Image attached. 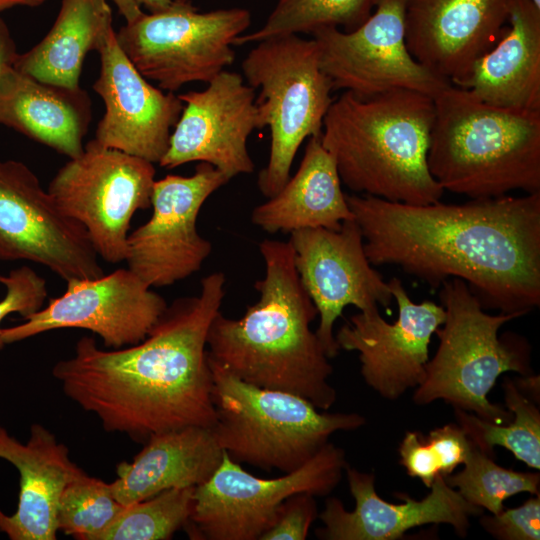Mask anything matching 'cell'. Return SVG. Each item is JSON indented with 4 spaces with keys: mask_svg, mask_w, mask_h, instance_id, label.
<instances>
[{
    "mask_svg": "<svg viewBox=\"0 0 540 540\" xmlns=\"http://www.w3.org/2000/svg\"><path fill=\"white\" fill-rule=\"evenodd\" d=\"M222 457L211 428L188 426L153 434L131 462L117 466L110 488L117 501L129 506L168 489L204 483Z\"/></svg>",
    "mask_w": 540,
    "mask_h": 540,
    "instance_id": "24",
    "label": "cell"
},
{
    "mask_svg": "<svg viewBox=\"0 0 540 540\" xmlns=\"http://www.w3.org/2000/svg\"><path fill=\"white\" fill-rule=\"evenodd\" d=\"M439 300L445 321L435 331L439 345L426 364L423 382L416 387L414 403L426 405L442 399L489 422L508 423L512 413L491 403L487 395L505 372L533 374L528 340L514 332L498 334L505 323L521 315L487 313L459 278L440 285Z\"/></svg>",
    "mask_w": 540,
    "mask_h": 540,
    "instance_id": "6",
    "label": "cell"
},
{
    "mask_svg": "<svg viewBox=\"0 0 540 540\" xmlns=\"http://www.w3.org/2000/svg\"><path fill=\"white\" fill-rule=\"evenodd\" d=\"M0 458L20 475L17 509L12 515L0 509V532L11 540H55L57 511L66 484L81 474L69 449L40 424H33L26 443L0 426Z\"/></svg>",
    "mask_w": 540,
    "mask_h": 540,
    "instance_id": "22",
    "label": "cell"
},
{
    "mask_svg": "<svg viewBox=\"0 0 540 540\" xmlns=\"http://www.w3.org/2000/svg\"><path fill=\"white\" fill-rule=\"evenodd\" d=\"M472 447L464 430L451 423L431 430L427 436L407 431L398 451L407 474L430 488L437 476L446 477L464 464Z\"/></svg>",
    "mask_w": 540,
    "mask_h": 540,
    "instance_id": "33",
    "label": "cell"
},
{
    "mask_svg": "<svg viewBox=\"0 0 540 540\" xmlns=\"http://www.w3.org/2000/svg\"><path fill=\"white\" fill-rule=\"evenodd\" d=\"M265 276L254 287L258 301L238 319L221 311L208 335V356L249 384L289 392L321 410L337 398L329 378L333 366L311 323L316 307L303 288L289 242L259 244Z\"/></svg>",
    "mask_w": 540,
    "mask_h": 540,
    "instance_id": "3",
    "label": "cell"
},
{
    "mask_svg": "<svg viewBox=\"0 0 540 540\" xmlns=\"http://www.w3.org/2000/svg\"><path fill=\"white\" fill-rule=\"evenodd\" d=\"M0 284L6 288V294L0 300V324L12 313H18L24 319L40 310L47 298L46 280L26 265L11 270L8 275L0 274ZM4 346L0 327V350Z\"/></svg>",
    "mask_w": 540,
    "mask_h": 540,
    "instance_id": "34",
    "label": "cell"
},
{
    "mask_svg": "<svg viewBox=\"0 0 540 540\" xmlns=\"http://www.w3.org/2000/svg\"><path fill=\"white\" fill-rule=\"evenodd\" d=\"M178 97L184 107L158 164L173 169L204 162L230 179L251 174L255 164L247 142L259 122L255 89L243 76L223 70L205 89Z\"/></svg>",
    "mask_w": 540,
    "mask_h": 540,
    "instance_id": "18",
    "label": "cell"
},
{
    "mask_svg": "<svg viewBox=\"0 0 540 540\" xmlns=\"http://www.w3.org/2000/svg\"><path fill=\"white\" fill-rule=\"evenodd\" d=\"M226 278L214 272L196 296L168 305L141 342L113 350L83 336L52 375L64 394L94 413L107 432L145 443L153 435L188 426L212 428L213 378L207 335L225 296Z\"/></svg>",
    "mask_w": 540,
    "mask_h": 540,
    "instance_id": "2",
    "label": "cell"
},
{
    "mask_svg": "<svg viewBox=\"0 0 540 540\" xmlns=\"http://www.w3.org/2000/svg\"><path fill=\"white\" fill-rule=\"evenodd\" d=\"M113 29L107 0H61L49 32L31 49L19 53L14 67L42 82L79 87L87 54L98 52Z\"/></svg>",
    "mask_w": 540,
    "mask_h": 540,
    "instance_id": "27",
    "label": "cell"
},
{
    "mask_svg": "<svg viewBox=\"0 0 540 540\" xmlns=\"http://www.w3.org/2000/svg\"><path fill=\"white\" fill-rule=\"evenodd\" d=\"M245 82L259 89L255 104L259 129H270L267 165L259 172L258 188L267 198L290 178L304 140L322 133L333 102V88L319 62L316 41L299 35L272 37L256 43L242 61Z\"/></svg>",
    "mask_w": 540,
    "mask_h": 540,
    "instance_id": "8",
    "label": "cell"
},
{
    "mask_svg": "<svg viewBox=\"0 0 540 540\" xmlns=\"http://www.w3.org/2000/svg\"><path fill=\"white\" fill-rule=\"evenodd\" d=\"M0 260L37 263L66 282L104 275L85 228L17 160H0Z\"/></svg>",
    "mask_w": 540,
    "mask_h": 540,
    "instance_id": "13",
    "label": "cell"
},
{
    "mask_svg": "<svg viewBox=\"0 0 540 540\" xmlns=\"http://www.w3.org/2000/svg\"><path fill=\"white\" fill-rule=\"evenodd\" d=\"M212 432L233 461L290 473L308 462L337 431L360 428L358 413L319 412L307 399L244 382L209 358Z\"/></svg>",
    "mask_w": 540,
    "mask_h": 540,
    "instance_id": "7",
    "label": "cell"
},
{
    "mask_svg": "<svg viewBox=\"0 0 540 540\" xmlns=\"http://www.w3.org/2000/svg\"><path fill=\"white\" fill-rule=\"evenodd\" d=\"M66 284L61 296L50 299L23 323L1 328L4 344L51 330L80 328L100 336L105 347L119 349L144 340L168 306L128 268Z\"/></svg>",
    "mask_w": 540,
    "mask_h": 540,
    "instance_id": "15",
    "label": "cell"
},
{
    "mask_svg": "<svg viewBox=\"0 0 540 540\" xmlns=\"http://www.w3.org/2000/svg\"><path fill=\"white\" fill-rule=\"evenodd\" d=\"M374 5L375 0H278L265 23L256 31L238 36L233 45L286 35H312L326 27L351 31L371 15Z\"/></svg>",
    "mask_w": 540,
    "mask_h": 540,
    "instance_id": "29",
    "label": "cell"
},
{
    "mask_svg": "<svg viewBox=\"0 0 540 540\" xmlns=\"http://www.w3.org/2000/svg\"><path fill=\"white\" fill-rule=\"evenodd\" d=\"M506 408L512 413L511 421L496 424L473 413L454 408L457 424L472 444L494 458L493 448L501 446L528 467L540 469V411L536 403L522 394L510 378L503 381Z\"/></svg>",
    "mask_w": 540,
    "mask_h": 540,
    "instance_id": "28",
    "label": "cell"
},
{
    "mask_svg": "<svg viewBox=\"0 0 540 540\" xmlns=\"http://www.w3.org/2000/svg\"><path fill=\"white\" fill-rule=\"evenodd\" d=\"M299 280L316 307L315 333L329 359L340 348L334 324L348 305L360 312L389 309L393 295L382 275L369 262L362 232L355 219L343 221L339 230L306 228L290 233Z\"/></svg>",
    "mask_w": 540,
    "mask_h": 540,
    "instance_id": "16",
    "label": "cell"
},
{
    "mask_svg": "<svg viewBox=\"0 0 540 540\" xmlns=\"http://www.w3.org/2000/svg\"><path fill=\"white\" fill-rule=\"evenodd\" d=\"M47 0H0V13L16 6L37 7Z\"/></svg>",
    "mask_w": 540,
    "mask_h": 540,
    "instance_id": "40",
    "label": "cell"
},
{
    "mask_svg": "<svg viewBox=\"0 0 540 540\" xmlns=\"http://www.w3.org/2000/svg\"><path fill=\"white\" fill-rule=\"evenodd\" d=\"M517 389L532 400L534 403H539V376L538 375H527L513 380Z\"/></svg>",
    "mask_w": 540,
    "mask_h": 540,
    "instance_id": "39",
    "label": "cell"
},
{
    "mask_svg": "<svg viewBox=\"0 0 540 540\" xmlns=\"http://www.w3.org/2000/svg\"><path fill=\"white\" fill-rule=\"evenodd\" d=\"M433 100L427 164L444 191L471 199L540 192V110L490 105L452 84Z\"/></svg>",
    "mask_w": 540,
    "mask_h": 540,
    "instance_id": "5",
    "label": "cell"
},
{
    "mask_svg": "<svg viewBox=\"0 0 540 540\" xmlns=\"http://www.w3.org/2000/svg\"><path fill=\"white\" fill-rule=\"evenodd\" d=\"M465 467L455 475H448V485L469 503L488 510L491 514L501 512L506 499L522 492L539 494V472H521L507 469L494 462L473 445Z\"/></svg>",
    "mask_w": 540,
    "mask_h": 540,
    "instance_id": "31",
    "label": "cell"
},
{
    "mask_svg": "<svg viewBox=\"0 0 540 540\" xmlns=\"http://www.w3.org/2000/svg\"><path fill=\"white\" fill-rule=\"evenodd\" d=\"M100 71L93 90L105 113L95 140L101 145L159 163L184 103L178 95L148 82L122 51L113 29L98 50Z\"/></svg>",
    "mask_w": 540,
    "mask_h": 540,
    "instance_id": "19",
    "label": "cell"
},
{
    "mask_svg": "<svg viewBox=\"0 0 540 540\" xmlns=\"http://www.w3.org/2000/svg\"><path fill=\"white\" fill-rule=\"evenodd\" d=\"M118 12L127 22H131L142 13L143 9L150 13L159 12L169 8L174 0H111Z\"/></svg>",
    "mask_w": 540,
    "mask_h": 540,
    "instance_id": "37",
    "label": "cell"
},
{
    "mask_svg": "<svg viewBox=\"0 0 540 540\" xmlns=\"http://www.w3.org/2000/svg\"><path fill=\"white\" fill-rule=\"evenodd\" d=\"M406 0H375L376 10L357 28L316 30L323 73L333 91L369 98L397 89L414 90L434 98L449 81L438 77L408 51L405 42Z\"/></svg>",
    "mask_w": 540,
    "mask_h": 540,
    "instance_id": "12",
    "label": "cell"
},
{
    "mask_svg": "<svg viewBox=\"0 0 540 540\" xmlns=\"http://www.w3.org/2000/svg\"><path fill=\"white\" fill-rule=\"evenodd\" d=\"M195 487L172 488L126 506L100 540H167L187 525Z\"/></svg>",
    "mask_w": 540,
    "mask_h": 540,
    "instance_id": "32",
    "label": "cell"
},
{
    "mask_svg": "<svg viewBox=\"0 0 540 540\" xmlns=\"http://www.w3.org/2000/svg\"><path fill=\"white\" fill-rule=\"evenodd\" d=\"M154 164L95 139L69 159L48 185L62 211L80 223L98 256L123 262L131 219L151 206Z\"/></svg>",
    "mask_w": 540,
    "mask_h": 540,
    "instance_id": "11",
    "label": "cell"
},
{
    "mask_svg": "<svg viewBox=\"0 0 540 540\" xmlns=\"http://www.w3.org/2000/svg\"><path fill=\"white\" fill-rule=\"evenodd\" d=\"M434 115L433 98L418 91L397 89L369 98L344 91L324 117L321 142L341 183L354 193L432 204L444 193L427 164Z\"/></svg>",
    "mask_w": 540,
    "mask_h": 540,
    "instance_id": "4",
    "label": "cell"
},
{
    "mask_svg": "<svg viewBox=\"0 0 540 540\" xmlns=\"http://www.w3.org/2000/svg\"><path fill=\"white\" fill-rule=\"evenodd\" d=\"M387 282L398 307L395 322L384 320L379 309L359 312L335 339L340 349L358 352L366 384L383 398L396 400L423 382L431 337L444 323L445 309L429 300L413 302L397 277Z\"/></svg>",
    "mask_w": 540,
    "mask_h": 540,
    "instance_id": "17",
    "label": "cell"
},
{
    "mask_svg": "<svg viewBox=\"0 0 540 540\" xmlns=\"http://www.w3.org/2000/svg\"><path fill=\"white\" fill-rule=\"evenodd\" d=\"M244 8L199 12L190 0L125 23L116 40L136 69L175 93L191 82L209 83L235 59L234 40L250 26Z\"/></svg>",
    "mask_w": 540,
    "mask_h": 540,
    "instance_id": "9",
    "label": "cell"
},
{
    "mask_svg": "<svg viewBox=\"0 0 540 540\" xmlns=\"http://www.w3.org/2000/svg\"><path fill=\"white\" fill-rule=\"evenodd\" d=\"M521 506L502 510L497 514L483 515L481 527L500 540L540 539V494L533 495Z\"/></svg>",
    "mask_w": 540,
    "mask_h": 540,
    "instance_id": "35",
    "label": "cell"
},
{
    "mask_svg": "<svg viewBox=\"0 0 540 540\" xmlns=\"http://www.w3.org/2000/svg\"><path fill=\"white\" fill-rule=\"evenodd\" d=\"M460 88L490 105L540 110V7L511 0L506 32Z\"/></svg>",
    "mask_w": 540,
    "mask_h": 540,
    "instance_id": "25",
    "label": "cell"
},
{
    "mask_svg": "<svg viewBox=\"0 0 540 540\" xmlns=\"http://www.w3.org/2000/svg\"><path fill=\"white\" fill-rule=\"evenodd\" d=\"M110 483L84 471L64 487L58 504V531L79 540H100L125 510Z\"/></svg>",
    "mask_w": 540,
    "mask_h": 540,
    "instance_id": "30",
    "label": "cell"
},
{
    "mask_svg": "<svg viewBox=\"0 0 540 540\" xmlns=\"http://www.w3.org/2000/svg\"><path fill=\"white\" fill-rule=\"evenodd\" d=\"M347 465L345 451L328 442L298 469L266 479L245 471L223 451L214 473L194 489L187 533L198 540H259L284 500L296 493L329 495Z\"/></svg>",
    "mask_w": 540,
    "mask_h": 540,
    "instance_id": "10",
    "label": "cell"
},
{
    "mask_svg": "<svg viewBox=\"0 0 540 540\" xmlns=\"http://www.w3.org/2000/svg\"><path fill=\"white\" fill-rule=\"evenodd\" d=\"M345 198L372 265H396L432 288L464 280L483 309L521 316L540 305V192L461 204Z\"/></svg>",
    "mask_w": 540,
    "mask_h": 540,
    "instance_id": "1",
    "label": "cell"
},
{
    "mask_svg": "<svg viewBox=\"0 0 540 540\" xmlns=\"http://www.w3.org/2000/svg\"><path fill=\"white\" fill-rule=\"evenodd\" d=\"M92 119L80 86L39 81L11 67L0 83V124L67 156L78 157Z\"/></svg>",
    "mask_w": 540,
    "mask_h": 540,
    "instance_id": "23",
    "label": "cell"
},
{
    "mask_svg": "<svg viewBox=\"0 0 540 540\" xmlns=\"http://www.w3.org/2000/svg\"><path fill=\"white\" fill-rule=\"evenodd\" d=\"M511 0H406L405 42L414 59L461 87L503 36Z\"/></svg>",
    "mask_w": 540,
    "mask_h": 540,
    "instance_id": "20",
    "label": "cell"
},
{
    "mask_svg": "<svg viewBox=\"0 0 540 540\" xmlns=\"http://www.w3.org/2000/svg\"><path fill=\"white\" fill-rule=\"evenodd\" d=\"M355 508L348 511L335 497L326 499L318 515L323 527L316 529L323 540H397L405 532L425 524H449L460 537L467 535L471 516L483 514V509L466 501L439 475L430 493L422 500L398 492L403 503H390L377 494L375 475L347 465L345 469Z\"/></svg>",
    "mask_w": 540,
    "mask_h": 540,
    "instance_id": "21",
    "label": "cell"
},
{
    "mask_svg": "<svg viewBox=\"0 0 540 540\" xmlns=\"http://www.w3.org/2000/svg\"><path fill=\"white\" fill-rule=\"evenodd\" d=\"M230 180L204 162L191 176L169 174L155 180L152 215L127 238V268L150 288L173 285L199 271L212 250L198 232L199 212Z\"/></svg>",
    "mask_w": 540,
    "mask_h": 540,
    "instance_id": "14",
    "label": "cell"
},
{
    "mask_svg": "<svg viewBox=\"0 0 540 540\" xmlns=\"http://www.w3.org/2000/svg\"><path fill=\"white\" fill-rule=\"evenodd\" d=\"M538 7H540V0H532Z\"/></svg>",
    "mask_w": 540,
    "mask_h": 540,
    "instance_id": "41",
    "label": "cell"
},
{
    "mask_svg": "<svg viewBox=\"0 0 540 540\" xmlns=\"http://www.w3.org/2000/svg\"><path fill=\"white\" fill-rule=\"evenodd\" d=\"M318 515L315 496L296 493L282 502L273 525L259 540H305Z\"/></svg>",
    "mask_w": 540,
    "mask_h": 540,
    "instance_id": "36",
    "label": "cell"
},
{
    "mask_svg": "<svg viewBox=\"0 0 540 540\" xmlns=\"http://www.w3.org/2000/svg\"><path fill=\"white\" fill-rule=\"evenodd\" d=\"M341 185L321 135L310 137L295 175L253 209L251 222L270 234L319 227L339 230L343 221L354 219Z\"/></svg>",
    "mask_w": 540,
    "mask_h": 540,
    "instance_id": "26",
    "label": "cell"
},
{
    "mask_svg": "<svg viewBox=\"0 0 540 540\" xmlns=\"http://www.w3.org/2000/svg\"><path fill=\"white\" fill-rule=\"evenodd\" d=\"M18 54L10 30L0 17V83L4 74L14 66Z\"/></svg>",
    "mask_w": 540,
    "mask_h": 540,
    "instance_id": "38",
    "label": "cell"
}]
</instances>
